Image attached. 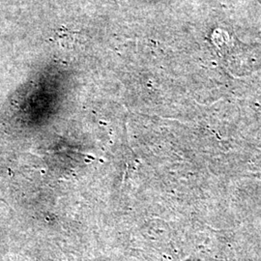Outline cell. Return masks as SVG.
I'll use <instances>...</instances> for the list:
<instances>
[{"label":"cell","mask_w":261,"mask_h":261,"mask_svg":"<svg viewBox=\"0 0 261 261\" xmlns=\"http://www.w3.org/2000/svg\"><path fill=\"white\" fill-rule=\"evenodd\" d=\"M76 34L77 33L75 31H72L68 28L61 27V28L56 29L49 40L53 41L54 43L58 44L61 47L70 48L74 45Z\"/></svg>","instance_id":"cell-1"}]
</instances>
